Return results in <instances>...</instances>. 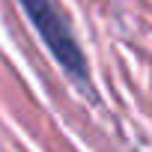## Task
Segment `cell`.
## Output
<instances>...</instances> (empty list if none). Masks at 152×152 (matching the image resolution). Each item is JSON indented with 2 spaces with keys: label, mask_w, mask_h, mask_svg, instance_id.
I'll return each mask as SVG.
<instances>
[{
  "label": "cell",
  "mask_w": 152,
  "mask_h": 152,
  "mask_svg": "<svg viewBox=\"0 0 152 152\" xmlns=\"http://www.w3.org/2000/svg\"><path fill=\"white\" fill-rule=\"evenodd\" d=\"M21 6L27 12V18L33 21V27L39 30L42 42L48 45V51L54 54V60L72 75L78 84H87L90 81V72H87V60L78 48V42L72 39L63 15L57 12V6L51 0H21Z\"/></svg>",
  "instance_id": "6da1fadb"
}]
</instances>
